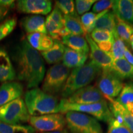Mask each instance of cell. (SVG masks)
I'll return each mask as SVG.
<instances>
[{
    "instance_id": "6da1fadb",
    "label": "cell",
    "mask_w": 133,
    "mask_h": 133,
    "mask_svg": "<svg viewBox=\"0 0 133 133\" xmlns=\"http://www.w3.org/2000/svg\"><path fill=\"white\" fill-rule=\"evenodd\" d=\"M12 59L16 65L18 79L24 81L30 89L37 88L46 72L41 54L31 47L26 39H23L15 48Z\"/></svg>"
},
{
    "instance_id": "7a4b0ae2",
    "label": "cell",
    "mask_w": 133,
    "mask_h": 133,
    "mask_svg": "<svg viewBox=\"0 0 133 133\" xmlns=\"http://www.w3.org/2000/svg\"><path fill=\"white\" fill-rule=\"evenodd\" d=\"M102 71L101 67L91 59L83 66L73 69L61 92L63 99H67L76 91L89 85Z\"/></svg>"
},
{
    "instance_id": "3957f363",
    "label": "cell",
    "mask_w": 133,
    "mask_h": 133,
    "mask_svg": "<svg viewBox=\"0 0 133 133\" xmlns=\"http://www.w3.org/2000/svg\"><path fill=\"white\" fill-rule=\"evenodd\" d=\"M24 102L31 116L59 112V99L38 88H32L25 93Z\"/></svg>"
},
{
    "instance_id": "277c9868",
    "label": "cell",
    "mask_w": 133,
    "mask_h": 133,
    "mask_svg": "<svg viewBox=\"0 0 133 133\" xmlns=\"http://www.w3.org/2000/svg\"><path fill=\"white\" fill-rule=\"evenodd\" d=\"M68 112H77L91 115L97 119L108 123L113 118L105 100L94 104H79L70 103L65 99H61L60 101L59 112L62 114Z\"/></svg>"
},
{
    "instance_id": "5b68a950",
    "label": "cell",
    "mask_w": 133,
    "mask_h": 133,
    "mask_svg": "<svg viewBox=\"0 0 133 133\" xmlns=\"http://www.w3.org/2000/svg\"><path fill=\"white\" fill-rule=\"evenodd\" d=\"M70 72V69L61 63L51 66L43 79L41 89L52 96L61 93Z\"/></svg>"
},
{
    "instance_id": "8992f818",
    "label": "cell",
    "mask_w": 133,
    "mask_h": 133,
    "mask_svg": "<svg viewBox=\"0 0 133 133\" xmlns=\"http://www.w3.org/2000/svg\"><path fill=\"white\" fill-rule=\"evenodd\" d=\"M65 117L70 133H103L97 119L89 115L68 112Z\"/></svg>"
},
{
    "instance_id": "52a82bcc",
    "label": "cell",
    "mask_w": 133,
    "mask_h": 133,
    "mask_svg": "<svg viewBox=\"0 0 133 133\" xmlns=\"http://www.w3.org/2000/svg\"><path fill=\"white\" fill-rule=\"evenodd\" d=\"M30 114L24 100L18 98L0 107V122L7 124H21L29 121Z\"/></svg>"
},
{
    "instance_id": "ba28073f",
    "label": "cell",
    "mask_w": 133,
    "mask_h": 133,
    "mask_svg": "<svg viewBox=\"0 0 133 133\" xmlns=\"http://www.w3.org/2000/svg\"><path fill=\"white\" fill-rule=\"evenodd\" d=\"M96 86L105 99L110 102L119 96L124 84L112 71H102L97 78Z\"/></svg>"
},
{
    "instance_id": "9c48e42d",
    "label": "cell",
    "mask_w": 133,
    "mask_h": 133,
    "mask_svg": "<svg viewBox=\"0 0 133 133\" xmlns=\"http://www.w3.org/2000/svg\"><path fill=\"white\" fill-rule=\"evenodd\" d=\"M29 122L36 131L41 133L62 130L66 126L65 117L62 114L30 116Z\"/></svg>"
},
{
    "instance_id": "30bf717a",
    "label": "cell",
    "mask_w": 133,
    "mask_h": 133,
    "mask_svg": "<svg viewBox=\"0 0 133 133\" xmlns=\"http://www.w3.org/2000/svg\"><path fill=\"white\" fill-rule=\"evenodd\" d=\"M65 99L70 103L79 104H94L105 100L99 89L96 86L92 85L81 88Z\"/></svg>"
},
{
    "instance_id": "8fae6325",
    "label": "cell",
    "mask_w": 133,
    "mask_h": 133,
    "mask_svg": "<svg viewBox=\"0 0 133 133\" xmlns=\"http://www.w3.org/2000/svg\"><path fill=\"white\" fill-rule=\"evenodd\" d=\"M16 8L24 14L46 15L51 11L52 2L49 0H20L17 1Z\"/></svg>"
},
{
    "instance_id": "7c38bea8",
    "label": "cell",
    "mask_w": 133,
    "mask_h": 133,
    "mask_svg": "<svg viewBox=\"0 0 133 133\" xmlns=\"http://www.w3.org/2000/svg\"><path fill=\"white\" fill-rule=\"evenodd\" d=\"M84 36L90 50V59L101 67L102 71H112L114 59L98 47L89 34H86Z\"/></svg>"
},
{
    "instance_id": "4fadbf2b",
    "label": "cell",
    "mask_w": 133,
    "mask_h": 133,
    "mask_svg": "<svg viewBox=\"0 0 133 133\" xmlns=\"http://www.w3.org/2000/svg\"><path fill=\"white\" fill-rule=\"evenodd\" d=\"M24 93L22 84L16 81L3 83L0 86V107L21 97Z\"/></svg>"
},
{
    "instance_id": "5bb4252c",
    "label": "cell",
    "mask_w": 133,
    "mask_h": 133,
    "mask_svg": "<svg viewBox=\"0 0 133 133\" xmlns=\"http://www.w3.org/2000/svg\"><path fill=\"white\" fill-rule=\"evenodd\" d=\"M21 26L27 34L33 33L48 34L46 19L42 16L31 15L25 17L21 21Z\"/></svg>"
},
{
    "instance_id": "9a60e30c",
    "label": "cell",
    "mask_w": 133,
    "mask_h": 133,
    "mask_svg": "<svg viewBox=\"0 0 133 133\" xmlns=\"http://www.w3.org/2000/svg\"><path fill=\"white\" fill-rule=\"evenodd\" d=\"M16 72L7 51L0 47V82L12 81Z\"/></svg>"
},
{
    "instance_id": "2e32d148",
    "label": "cell",
    "mask_w": 133,
    "mask_h": 133,
    "mask_svg": "<svg viewBox=\"0 0 133 133\" xmlns=\"http://www.w3.org/2000/svg\"><path fill=\"white\" fill-rule=\"evenodd\" d=\"M113 12L121 21L133 24V1L116 0L112 7Z\"/></svg>"
},
{
    "instance_id": "e0dca14e",
    "label": "cell",
    "mask_w": 133,
    "mask_h": 133,
    "mask_svg": "<svg viewBox=\"0 0 133 133\" xmlns=\"http://www.w3.org/2000/svg\"><path fill=\"white\" fill-rule=\"evenodd\" d=\"M92 40L104 52H110L114 42V34L110 31L104 29H94L91 34Z\"/></svg>"
},
{
    "instance_id": "ac0fdd59",
    "label": "cell",
    "mask_w": 133,
    "mask_h": 133,
    "mask_svg": "<svg viewBox=\"0 0 133 133\" xmlns=\"http://www.w3.org/2000/svg\"><path fill=\"white\" fill-rule=\"evenodd\" d=\"M26 40L31 47L38 51H46L52 47L54 39L47 34L33 33L26 35Z\"/></svg>"
},
{
    "instance_id": "d6986e66",
    "label": "cell",
    "mask_w": 133,
    "mask_h": 133,
    "mask_svg": "<svg viewBox=\"0 0 133 133\" xmlns=\"http://www.w3.org/2000/svg\"><path fill=\"white\" fill-rule=\"evenodd\" d=\"M65 46L62 41L54 39L52 47L47 51L41 52L42 57L49 64H57L62 61L65 52Z\"/></svg>"
},
{
    "instance_id": "ffe728a7",
    "label": "cell",
    "mask_w": 133,
    "mask_h": 133,
    "mask_svg": "<svg viewBox=\"0 0 133 133\" xmlns=\"http://www.w3.org/2000/svg\"><path fill=\"white\" fill-rule=\"evenodd\" d=\"M88 56L65 47L62 64L69 69H76L85 64Z\"/></svg>"
},
{
    "instance_id": "44dd1931",
    "label": "cell",
    "mask_w": 133,
    "mask_h": 133,
    "mask_svg": "<svg viewBox=\"0 0 133 133\" xmlns=\"http://www.w3.org/2000/svg\"><path fill=\"white\" fill-rule=\"evenodd\" d=\"M62 43L67 48L81 54L89 55V47L85 37L79 35H70L62 38Z\"/></svg>"
},
{
    "instance_id": "7402d4cb",
    "label": "cell",
    "mask_w": 133,
    "mask_h": 133,
    "mask_svg": "<svg viewBox=\"0 0 133 133\" xmlns=\"http://www.w3.org/2000/svg\"><path fill=\"white\" fill-rule=\"evenodd\" d=\"M112 71L121 79L133 81V66L124 58L114 61Z\"/></svg>"
},
{
    "instance_id": "603a6c76",
    "label": "cell",
    "mask_w": 133,
    "mask_h": 133,
    "mask_svg": "<svg viewBox=\"0 0 133 133\" xmlns=\"http://www.w3.org/2000/svg\"><path fill=\"white\" fill-rule=\"evenodd\" d=\"M115 101L133 115V83L124 84L122 90Z\"/></svg>"
},
{
    "instance_id": "cb8c5ba5",
    "label": "cell",
    "mask_w": 133,
    "mask_h": 133,
    "mask_svg": "<svg viewBox=\"0 0 133 133\" xmlns=\"http://www.w3.org/2000/svg\"><path fill=\"white\" fill-rule=\"evenodd\" d=\"M64 26L71 35L85 36L86 34L79 16H64Z\"/></svg>"
},
{
    "instance_id": "d4e9b609",
    "label": "cell",
    "mask_w": 133,
    "mask_h": 133,
    "mask_svg": "<svg viewBox=\"0 0 133 133\" xmlns=\"http://www.w3.org/2000/svg\"><path fill=\"white\" fill-rule=\"evenodd\" d=\"M94 29H104L110 31L113 34H116V17L114 12L108 11L96 22Z\"/></svg>"
},
{
    "instance_id": "484cf974",
    "label": "cell",
    "mask_w": 133,
    "mask_h": 133,
    "mask_svg": "<svg viewBox=\"0 0 133 133\" xmlns=\"http://www.w3.org/2000/svg\"><path fill=\"white\" fill-rule=\"evenodd\" d=\"M108 11H109V10H106V11L97 13V14L92 12H86L81 17V22L83 25L86 34H89L94 30L97 20L101 17H102L103 15L107 13Z\"/></svg>"
},
{
    "instance_id": "4316f807",
    "label": "cell",
    "mask_w": 133,
    "mask_h": 133,
    "mask_svg": "<svg viewBox=\"0 0 133 133\" xmlns=\"http://www.w3.org/2000/svg\"><path fill=\"white\" fill-rule=\"evenodd\" d=\"M116 31L119 37L128 47L130 45V38L132 33L133 26L116 17Z\"/></svg>"
},
{
    "instance_id": "83f0119b",
    "label": "cell",
    "mask_w": 133,
    "mask_h": 133,
    "mask_svg": "<svg viewBox=\"0 0 133 133\" xmlns=\"http://www.w3.org/2000/svg\"><path fill=\"white\" fill-rule=\"evenodd\" d=\"M109 109H113L118 112L123 119L124 125L133 133V115L129 113L125 108L116 102L115 99L110 102Z\"/></svg>"
},
{
    "instance_id": "f1b7e54d",
    "label": "cell",
    "mask_w": 133,
    "mask_h": 133,
    "mask_svg": "<svg viewBox=\"0 0 133 133\" xmlns=\"http://www.w3.org/2000/svg\"><path fill=\"white\" fill-rule=\"evenodd\" d=\"M114 42L113 43L111 50L107 54L114 59V61L124 59V53L127 46L125 43L119 37L117 33L114 35Z\"/></svg>"
},
{
    "instance_id": "f546056e",
    "label": "cell",
    "mask_w": 133,
    "mask_h": 133,
    "mask_svg": "<svg viewBox=\"0 0 133 133\" xmlns=\"http://www.w3.org/2000/svg\"><path fill=\"white\" fill-rule=\"evenodd\" d=\"M1 133H36L32 126L23 124H7L0 122Z\"/></svg>"
},
{
    "instance_id": "4dcf8cb0",
    "label": "cell",
    "mask_w": 133,
    "mask_h": 133,
    "mask_svg": "<svg viewBox=\"0 0 133 133\" xmlns=\"http://www.w3.org/2000/svg\"><path fill=\"white\" fill-rule=\"evenodd\" d=\"M75 2L72 0H59L55 1V7L58 8L64 16H78Z\"/></svg>"
},
{
    "instance_id": "1f68e13d",
    "label": "cell",
    "mask_w": 133,
    "mask_h": 133,
    "mask_svg": "<svg viewBox=\"0 0 133 133\" xmlns=\"http://www.w3.org/2000/svg\"><path fill=\"white\" fill-rule=\"evenodd\" d=\"M17 18L11 17L0 24V41L11 34L17 25Z\"/></svg>"
},
{
    "instance_id": "d6a6232c",
    "label": "cell",
    "mask_w": 133,
    "mask_h": 133,
    "mask_svg": "<svg viewBox=\"0 0 133 133\" xmlns=\"http://www.w3.org/2000/svg\"><path fill=\"white\" fill-rule=\"evenodd\" d=\"M96 0H76L75 1L76 11L78 14L83 15L89 11L92 6L96 3Z\"/></svg>"
},
{
    "instance_id": "836d02e7",
    "label": "cell",
    "mask_w": 133,
    "mask_h": 133,
    "mask_svg": "<svg viewBox=\"0 0 133 133\" xmlns=\"http://www.w3.org/2000/svg\"><path fill=\"white\" fill-rule=\"evenodd\" d=\"M107 133H132L124 125L120 124L114 117L109 122Z\"/></svg>"
},
{
    "instance_id": "e575fe53",
    "label": "cell",
    "mask_w": 133,
    "mask_h": 133,
    "mask_svg": "<svg viewBox=\"0 0 133 133\" xmlns=\"http://www.w3.org/2000/svg\"><path fill=\"white\" fill-rule=\"evenodd\" d=\"M114 4V1L113 0H101L97 1L92 8L94 13L97 14L103 11L109 10L112 8Z\"/></svg>"
},
{
    "instance_id": "d590c367",
    "label": "cell",
    "mask_w": 133,
    "mask_h": 133,
    "mask_svg": "<svg viewBox=\"0 0 133 133\" xmlns=\"http://www.w3.org/2000/svg\"><path fill=\"white\" fill-rule=\"evenodd\" d=\"M0 6L9 10L14 8L15 1L13 0H0Z\"/></svg>"
},
{
    "instance_id": "8d00e7d4",
    "label": "cell",
    "mask_w": 133,
    "mask_h": 133,
    "mask_svg": "<svg viewBox=\"0 0 133 133\" xmlns=\"http://www.w3.org/2000/svg\"><path fill=\"white\" fill-rule=\"evenodd\" d=\"M124 57L126 61L133 66V54L128 48H126L124 53Z\"/></svg>"
},
{
    "instance_id": "74e56055",
    "label": "cell",
    "mask_w": 133,
    "mask_h": 133,
    "mask_svg": "<svg viewBox=\"0 0 133 133\" xmlns=\"http://www.w3.org/2000/svg\"><path fill=\"white\" fill-rule=\"evenodd\" d=\"M9 10L6 9V8L1 7L0 6V22L4 20V17H6V15L8 14V12Z\"/></svg>"
},
{
    "instance_id": "f35d334b",
    "label": "cell",
    "mask_w": 133,
    "mask_h": 133,
    "mask_svg": "<svg viewBox=\"0 0 133 133\" xmlns=\"http://www.w3.org/2000/svg\"><path fill=\"white\" fill-rule=\"evenodd\" d=\"M42 133H69L68 131V129L65 128L63 129L62 130H59V131H52V132H42Z\"/></svg>"
},
{
    "instance_id": "ab89813d",
    "label": "cell",
    "mask_w": 133,
    "mask_h": 133,
    "mask_svg": "<svg viewBox=\"0 0 133 133\" xmlns=\"http://www.w3.org/2000/svg\"><path fill=\"white\" fill-rule=\"evenodd\" d=\"M130 46L133 51V31H132V35H131V36L130 38Z\"/></svg>"
},
{
    "instance_id": "60d3db41",
    "label": "cell",
    "mask_w": 133,
    "mask_h": 133,
    "mask_svg": "<svg viewBox=\"0 0 133 133\" xmlns=\"http://www.w3.org/2000/svg\"><path fill=\"white\" fill-rule=\"evenodd\" d=\"M0 133H1V132H0Z\"/></svg>"
}]
</instances>
